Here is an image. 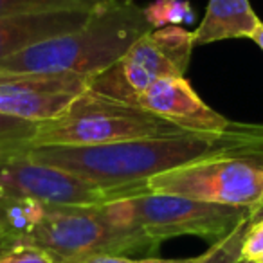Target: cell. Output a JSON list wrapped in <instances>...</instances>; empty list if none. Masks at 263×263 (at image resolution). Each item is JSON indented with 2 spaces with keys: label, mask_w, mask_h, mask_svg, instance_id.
<instances>
[{
  "label": "cell",
  "mask_w": 263,
  "mask_h": 263,
  "mask_svg": "<svg viewBox=\"0 0 263 263\" xmlns=\"http://www.w3.org/2000/svg\"><path fill=\"white\" fill-rule=\"evenodd\" d=\"M24 154L114 191L130 190L154 175L211 157H263V126L243 124L223 134L182 132L94 146H29Z\"/></svg>",
  "instance_id": "cell-1"
},
{
  "label": "cell",
  "mask_w": 263,
  "mask_h": 263,
  "mask_svg": "<svg viewBox=\"0 0 263 263\" xmlns=\"http://www.w3.org/2000/svg\"><path fill=\"white\" fill-rule=\"evenodd\" d=\"M150 29L141 6L134 0H116L96 9L80 29L0 60V72L94 78L119 62L121 56Z\"/></svg>",
  "instance_id": "cell-2"
},
{
  "label": "cell",
  "mask_w": 263,
  "mask_h": 263,
  "mask_svg": "<svg viewBox=\"0 0 263 263\" xmlns=\"http://www.w3.org/2000/svg\"><path fill=\"white\" fill-rule=\"evenodd\" d=\"M98 209L114 226L143 234L157 249L164 240L177 236H198L215 245L251 216L249 208L148 191L121 195Z\"/></svg>",
  "instance_id": "cell-3"
},
{
  "label": "cell",
  "mask_w": 263,
  "mask_h": 263,
  "mask_svg": "<svg viewBox=\"0 0 263 263\" xmlns=\"http://www.w3.org/2000/svg\"><path fill=\"white\" fill-rule=\"evenodd\" d=\"M182 132L187 130L150 110L88 88L70 103L62 116L38 124L26 148L94 146L144 137L177 136Z\"/></svg>",
  "instance_id": "cell-4"
},
{
  "label": "cell",
  "mask_w": 263,
  "mask_h": 263,
  "mask_svg": "<svg viewBox=\"0 0 263 263\" xmlns=\"http://www.w3.org/2000/svg\"><path fill=\"white\" fill-rule=\"evenodd\" d=\"M139 191L254 209L263 202V157L202 159L150 177L121 195Z\"/></svg>",
  "instance_id": "cell-5"
},
{
  "label": "cell",
  "mask_w": 263,
  "mask_h": 263,
  "mask_svg": "<svg viewBox=\"0 0 263 263\" xmlns=\"http://www.w3.org/2000/svg\"><path fill=\"white\" fill-rule=\"evenodd\" d=\"M51 252L60 263L96 254L154 252L157 247L132 229L114 226L96 208L49 205L47 215L22 241Z\"/></svg>",
  "instance_id": "cell-6"
},
{
  "label": "cell",
  "mask_w": 263,
  "mask_h": 263,
  "mask_svg": "<svg viewBox=\"0 0 263 263\" xmlns=\"http://www.w3.org/2000/svg\"><path fill=\"white\" fill-rule=\"evenodd\" d=\"M195 47L193 31L179 26L150 29L112 67L90 80V90L134 103L137 94L162 78H184Z\"/></svg>",
  "instance_id": "cell-7"
},
{
  "label": "cell",
  "mask_w": 263,
  "mask_h": 263,
  "mask_svg": "<svg viewBox=\"0 0 263 263\" xmlns=\"http://www.w3.org/2000/svg\"><path fill=\"white\" fill-rule=\"evenodd\" d=\"M0 191L6 197L31 198L58 208H96L114 198V191L22 150L0 154Z\"/></svg>",
  "instance_id": "cell-8"
},
{
  "label": "cell",
  "mask_w": 263,
  "mask_h": 263,
  "mask_svg": "<svg viewBox=\"0 0 263 263\" xmlns=\"http://www.w3.org/2000/svg\"><path fill=\"white\" fill-rule=\"evenodd\" d=\"M90 80L76 74L0 72V114L38 124L47 123L88 90Z\"/></svg>",
  "instance_id": "cell-9"
},
{
  "label": "cell",
  "mask_w": 263,
  "mask_h": 263,
  "mask_svg": "<svg viewBox=\"0 0 263 263\" xmlns=\"http://www.w3.org/2000/svg\"><path fill=\"white\" fill-rule=\"evenodd\" d=\"M134 105L146 108L186 130L223 134L240 123L215 112L200 99L191 83L184 78H162L136 96Z\"/></svg>",
  "instance_id": "cell-10"
},
{
  "label": "cell",
  "mask_w": 263,
  "mask_h": 263,
  "mask_svg": "<svg viewBox=\"0 0 263 263\" xmlns=\"http://www.w3.org/2000/svg\"><path fill=\"white\" fill-rule=\"evenodd\" d=\"M96 9H60L0 18V60L40 42L72 33L90 20Z\"/></svg>",
  "instance_id": "cell-11"
},
{
  "label": "cell",
  "mask_w": 263,
  "mask_h": 263,
  "mask_svg": "<svg viewBox=\"0 0 263 263\" xmlns=\"http://www.w3.org/2000/svg\"><path fill=\"white\" fill-rule=\"evenodd\" d=\"M261 20L249 0H209L200 26L193 31L195 45L229 38H252Z\"/></svg>",
  "instance_id": "cell-12"
},
{
  "label": "cell",
  "mask_w": 263,
  "mask_h": 263,
  "mask_svg": "<svg viewBox=\"0 0 263 263\" xmlns=\"http://www.w3.org/2000/svg\"><path fill=\"white\" fill-rule=\"evenodd\" d=\"M116 0H0V18L60 9H99Z\"/></svg>",
  "instance_id": "cell-13"
},
{
  "label": "cell",
  "mask_w": 263,
  "mask_h": 263,
  "mask_svg": "<svg viewBox=\"0 0 263 263\" xmlns=\"http://www.w3.org/2000/svg\"><path fill=\"white\" fill-rule=\"evenodd\" d=\"M143 11L152 29L191 24L195 20V11L187 0H154L144 6Z\"/></svg>",
  "instance_id": "cell-14"
},
{
  "label": "cell",
  "mask_w": 263,
  "mask_h": 263,
  "mask_svg": "<svg viewBox=\"0 0 263 263\" xmlns=\"http://www.w3.org/2000/svg\"><path fill=\"white\" fill-rule=\"evenodd\" d=\"M251 227V216L245 218L231 234H227L218 243L211 245L208 252L198 256L197 263H240L241 247L247 229Z\"/></svg>",
  "instance_id": "cell-15"
},
{
  "label": "cell",
  "mask_w": 263,
  "mask_h": 263,
  "mask_svg": "<svg viewBox=\"0 0 263 263\" xmlns=\"http://www.w3.org/2000/svg\"><path fill=\"white\" fill-rule=\"evenodd\" d=\"M38 128V123L0 114V154L24 150Z\"/></svg>",
  "instance_id": "cell-16"
},
{
  "label": "cell",
  "mask_w": 263,
  "mask_h": 263,
  "mask_svg": "<svg viewBox=\"0 0 263 263\" xmlns=\"http://www.w3.org/2000/svg\"><path fill=\"white\" fill-rule=\"evenodd\" d=\"M0 263H60L51 252L27 243H15L0 251Z\"/></svg>",
  "instance_id": "cell-17"
},
{
  "label": "cell",
  "mask_w": 263,
  "mask_h": 263,
  "mask_svg": "<svg viewBox=\"0 0 263 263\" xmlns=\"http://www.w3.org/2000/svg\"><path fill=\"white\" fill-rule=\"evenodd\" d=\"M197 261H198V256H195V258L164 259V258H130L126 254H96L69 263H197Z\"/></svg>",
  "instance_id": "cell-18"
},
{
  "label": "cell",
  "mask_w": 263,
  "mask_h": 263,
  "mask_svg": "<svg viewBox=\"0 0 263 263\" xmlns=\"http://www.w3.org/2000/svg\"><path fill=\"white\" fill-rule=\"evenodd\" d=\"M241 259L259 263L263 259V218L251 222L243 238V247H241Z\"/></svg>",
  "instance_id": "cell-19"
},
{
  "label": "cell",
  "mask_w": 263,
  "mask_h": 263,
  "mask_svg": "<svg viewBox=\"0 0 263 263\" xmlns=\"http://www.w3.org/2000/svg\"><path fill=\"white\" fill-rule=\"evenodd\" d=\"M251 40L254 42V44L258 45V47L263 51V22H261V26H259L258 29H256V33L252 34V38H251Z\"/></svg>",
  "instance_id": "cell-20"
},
{
  "label": "cell",
  "mask_w": 263,
  "mask_h": 263,
  "mask_svg": "<svg viewBox=\"0 0 263 263\" xmlns=\"http://www.w3.org/2000/svg\"><path fill=\"white\" fill-rule=\"evenodd\" d=\"M261 218H263V202L258 208L251 209V222H256V220H261Z\"/></svg>",
  "instance_id": "cell-21"
},
{
  "label": "cell",
  "mask_w": 263,
  "mask_h": 263,
  "mask_svg": "<svg viewBox=\"0 0 263 263\" xmlns=\"http://www.w3.org/2000/svg\"><path fill=\"white\" fill-rule=\"evenodd\" d=\"M4 195H2V191H0V209H2V204H4Z\"/></svg>",
  "instance_id": "cell-22"
},
{
  "label": "cell",
  "mask_w": 263,
  "mask_h": 263,
  "mask_svg": "<svg viewBox=\"0 0 263 263\" xmlns=\"http://www.w3.org/2000/svg\"><path fill=\"white\" fill-rule=\"evenodd\" d=\"M240 263H254V261H249V259H240Z\"/></svg>",
  "instance_id": "cell-23"
},
{
  "label": "cell",
  "mask_w": 263,
  "mask_h": 263,
  "mask_svg": "<svg viewBox=\"0 0 263 263\" xmlns=\"http://www.w3.org/2000/svg\"><path fill=\"white\" fill-rule=\"evenodd\" d=\"M259 263H263V259H261V261H259Z\"/></svg>",
  "instance_id": "cell-24"
}]
</instances>
